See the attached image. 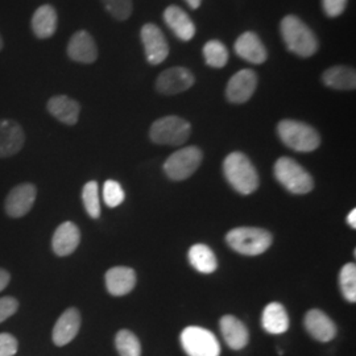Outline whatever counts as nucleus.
<instances>
[{
  "mask_svg": "<svg viewBox=\"0 0 356 356\" xmlns=\"http://www.w3.org/2000/svg\"><path fill=\"white\" fill-rule=\"evenodd\" d=\"M280 31L286 48L294 54L306 58L318 51L317 36L300 17L294 15L285 16L281 20Z\"/></svg>",
  "mask_w": 356,
  "mask_h": 356,
  "instance_id": "f257e3e1",
  "label": "nucleus"
},
{
  "mask_svg": "<svg viewBox=\"0 0 356 356\" xmlns=\"http://www.w3.org/2000/svg\"><path fill=\"white\" fill-rule=\"evenodd\" d=\"M223 173L229 185L243 195L252 194L259 188L256 168L244 153H229L223 161Z\"/></svg>",
  "mask_w": 356,
  "mask_h": 356,
  "instance_id": "f03ea898",
  "label": "nucleus"
},
{
  "mask_svg": "<svg viewBox=\"0 0 356 356\" xmlns=\"http://www.w3.org/2000/svg\"><path fill=\"white\" fill-rule=\"evenodd\" d=\"M277 134L281 141L296 152H313L321 144L319 134L309 124L285 119L277 124Z\"/></svg>",
  "mask_w": 356,
  "mask_h": 356,
  "instance_id": "7ed1b4c3",
  "label": "nucleus"
},
{
  "mask_svg": "<svg viewBox=\"0 0 356 356\" xmlns=\"http://www.w3.org/2000/svg\"><path fill=\"white\" fill-rule=\"evenodd\" d=\"M226 241L229 247L245 256L264 254L272 244V235L267 229L257 227H238L231 229Z\"/></svg>",
  "mask_w": 356,
  "mask_h": 356,
  "instance_id": "20e7f679",
  "label": "nucleus"
},
{
  "mask_svg": "<svg viewBox=\"0 0 356 356\" xmlns=\"http://www.w3.org/2000/svg\"><path fill=\"white\" fill-rule=\"evenodd\" d=\"M273 170L276 179L292 194H307L314 188L310 173L291 157H280Z\"/></svg>",
  "mask_w": 356,
  "mask_h": 356,
  "instance_id": "39448f33",
  "label": "nucleus"
},
{
  "mask_svg": "<svg viewBox=\"0 0 356 356\" xmlns=\"http://www.w3.org/2000/svg\"><path fill=\"white\" fill-rule=\"evenodd\" d=\"M191 123L176 115L164 116L151 126V140L160 145H182L191 138Z\"/></svg>",
  "mask_w": 356,
  "mask_h": 356,
  "instance_id": "423d86ee",
  "label": "nucleus"
},
{
  "mask_svg": "<svg viewBox=\"0 0 356 356\" xmlns=\"http://www.w3.org/2000/svg\"><path fill=\"white\" fill-rule=\"evenodd\" d=\"M202 159L204 154L198 147H185L172 153L166 159L164 172L173 181H184L195 173L202 163Z\"/></svg>",
  "mask_w": 356,
  "mask_h": 356,
  "instance_id": "0eeeda50",
  "label": "nucleus"
},
{
  "mask_svg": "<svg viewBox=\"0 0 356 356\" xmlns=\"http://www.w3.org/2000/svg\"><path fill=\"white\" fill-rule=\"evenodd\" d=\"M181 346L189 356L220 355V344L216 335L200 326H189L181 332Z\"/></svg>",
  "mask_w": 356,
  "mask_h": 356,
  "instance_id": "6e6552de",
  "label": "nucleus"
},
{
  "mask_svg": "<svg viewBox=\"0 0 356 356\" xmlns=\"http://www.w3.org/2000/svg\"><path fill=\"white\" fill-rule=\"evenodd\" d=\"M140 36L147 61L151 65L164 63L169 56V45L163 31L156 24L148 23L141 28Z\"/></svg>",
  "mask_w": 356,
  "mask_h": 356,
  "instance_id": "1a4fd4ad",
  "label": "nucleus"
},
{
  "mask_svg": "<svg viewBox=\"0 0 356 356\" xmlns=\"http://www.w3.org/2000/svg\"><path fill=\"white\" fill-rule=\"evenodd\" d=\"M194 76L189 69L175 66L164 70L156 81V89L163 95H176L191 89Z\"/></svg>",
  "mask_w": 356,
  "mask_h": 356,
  "instance_id": "9d476101",
  "label": "nucleus"
},
{
  "mask_svg": "<svg viewBox=\"0 0 356 356\" xmlns=\"http://www.w3.org/2000/svg\"><path fill=\"white\" fill-rule=\"evenodd\" d=\"M257 88V76L251 69H243L235 73L226 88L227 101L235 104H242L251 99Z\"/></svg>",
  "mask_w": 356,
  "mask_h": 356,
  "instance_id": "9b49d317",
  "label": "nucleus"
},
{
  "mask_svg": "<svg viewBox=\"0 0 356 356\" xmlns=\"http://www.w3.org/2000/svg\"><path fill=\"white\" fill-rule=\"evenodd\" d=\"M36 186L23 184L13 188L6 198V211L13 218H20L29 213L36 201Z\"/></svg>",
  "mask_w": 356,
  "mask_h": 356,
  "instance_id": "f8f14e48",
  "label": "nucleus"
},
{
  "mask_svg": "<svg viewBox=\"0 0 356 356\" xmlns=\"http://www.w3.org/2000/svg\"><path fill=\"white\" fill-rule=\"evenodd\" d=\"M67 56L79 64H92L98 58V48L88 31H78L67 44Z\"/></svg>",
  "mask_w": 356,
  "mask_h": 356,
  "instance_id": "ddd939ff",
  "label": "nucleus"
},
{
  "mask_svg": "<svg viewBox=\"0 0 356 356\" xmlns=\"http://www.w3.org/2000/svg\"><path fill=\"white\" fill-rule=\"evenodd\" d=\"M26 143V135L22 126L10 119L0 120V157H11L20 152Z\"/></svg>",
  "mask_w": 356,
  "mask_h": 356,
  "instance_id": "4468645a",
  "label": "nucleus"
},
{
  "mask_svg": "<svg viewBox=\"0 0 356 356\" xmlns=\"http://www.w3.org/2000/svg\"><path fill=\"white\" fill-rule=\"evenodd\" d=\"M304 325L306 331L316 341L322 343L332 341L338 332L337 325L332 322V319L318 309H312L306 313Z\"/></svg>",
  "mask_w": 356,
  "mask_h": 356,
  "instance_id": "2eb2a0df",
  "label": "nucleus"
},
{
  "mask_svg": "<svg viewBox=\"0 0 356 356\" xmlns=\"http://www.w3.org/2000/svg\"><path fill=\"white\" fill-rule=\"evenodd\" d=\"M234 51L241 58L251 64L261 65L267 61V49L254 32H244L235 41Z\"/></svg>",
  "mask_w": 356,
  "mask_h": 356,
  "instance_id": "dca6fc26",
  "label": "nucleus"
},
{
  "mask_svg": "<svg viewBox=\"0 0 356 356\" xmlns=\"http://www.w3.org/2000/svg\"><path fill=\"white\" fill-rule=\"evenodd\" d=\"M81 327V314L76 307L65 310L53 327V342L58 347L70 343Z\"/></svg>",
  "mask_w": 356,
  "mask_h": 356,
  "instance_id": "f3484780",
  "label": "nucleus"
},
{
  "mask_svg": "<svg viewBox=\"0 0 356 356\" xmlns=\"http://www.w3.org/2000/svg\"><path fill=\"white\" fill-rule=\"evenodd\" d=\"M104 279L107 291L115 297L126 296L132 292L136 285V273L132 268H111L107 270Z\"/></svg>",
  "mask_w": 356,
  "mask_h": 356,
  "instance_id": "a211bd4d",
  "label": "nucleus"
},
{
  "mask_svg": "<svg viewBox=\"0 0 356 356\" xmlns=\"http://www.w3.org/2000/svg\"><path fill=\"white\" fill-rule=\"evenodd\" d=\"M81 242V232L73 222H64L56 229L51 247L57 256H69L73 254Z\"/></svg>",
  "mask_w": 356,
  "mask_h": 356,
  "instance_id": "6ab92c4d",
  "label": "nucleus"
},
{
  "mask_svg": "<svg viewBox=\"0 0 356 356\" xmlns=\"http://www.w3.org/2000/svg\"><path fill=\"white\" fill-rule=\"evenodd\" d=\"M164 22L181 41H191L195 36V26L191 16L178 6H169L166 8Z\"/></svg>",
  "mask_w": 356,
  "mask_h": 356,
  "instance_id": "aec40b11",
  "label": "nucleus"
},
{
  "mask_svg": "<svg viewBox=\"0 0 356 356\" xmlns=\"http://www.w3.org/2000/svg\"><path fill=\"white\" fill-rule=\"evenodd\" d=\"M219 327L226 343L232 350H242L250 342V334L245 325L234 316L222 317Z\"/></svg>",
  "mask_w": 356,
  "mask_h": 356,
  "instance_id": "412c9836",
  "label": "nucleus"
},
{
  "mask_svg": "<svg viewBox=\"0 0 356 356\" xmlns=\"http://www.w3.org/2000/svg\"><path fill=\"white\" fill-rule=\"evenodd\" d=\"M57 23H58V16H57L56 8L51 4H44L38 7L33 13L31 26L36 38L45 40V38H51L56 33Z\"/></svg>",
  "mask_w": 356,
  "mask_h": 356,
  "instance_id": "4be33fe9",
  "label": "nucleus"
},
{
  "mask_svg": "<svg viewBox=\"0 0 356 356\" xmlns=\"http://www.w3.org/2000/svg\"><path fill=\"white\" fill-rule=\"evenodd\" d=\"M47 108L49 114L67 126H74L79 119L81 113L79 103L66 95H56L51 98L48 101Z\"/></svg>",
  "mask_w": 356,
  "mask_h": 356,
  "instance_id": "5701e85b",
  "label": "nucleus"
},
{
  "mask_svg": "<svg viewBox=\"0 0 356 356\" xmlns=\"http://www.w3.org/2000/svg\"><path fill=\"white\" fill-rule=\"evenodd\" d=\"M261 325L264 330L273 335L286 332L289 329V316L284 305L280 302L268 304L263 310Z\"/></svg>",
  "mask_w": 356,
  "mask_h": 356,
  "instance_id": "b1692460",
  "label": "nucleus"
},
{
  "mask_svg": "<svg viewBox=\"0 0 356 356\" xmlns=\"http://www.w3.org/2000/svg\"><path fill=\"white\" fill-rule=\"evenodd\" d=\"M323 83L335 90H355L356 73L354 67L337 65L325 70L322 74Z\"/></svg>",
  "mask_w": 356,
  "mask_h": 356,
  "instance_id": "393cba45",
  "label": "nucleus"
},
{
  "mask_svg": "<svg viewBox=\"0 0 356 356\" xmlns=\"http://www.w3.org/2000/svg\"><path fill=\"white\" fill-rule=\"evenodd\" d=\"M189 261L194 269L200 273L210 275L214 273L218 268L216 254L206 244H194L189 250Z\"/></svg>",
  "mask_w": 356,
  "mask_h": 356,
  "instance_id": "a878e982",
  "label": "nucleus"
},
{
  "mask_svg": "<svg viewBox=\"0 0 356 356\" xmlns=\"http://www.w3.org/2000/svg\"><path fill=\"white\" fill-rule=\"evenodd\" d=\"M204 57L206 64L211 67L220 69L227 65L229 51L219 40H210L204 44Z\"/></svg>",
  "mask_w": 356,
  "mask_h": 356,
  "instance_id": "bb28decb",
  "label": "nucleus"
},
{
  "mask_svg": "<svg viewBox=\"0 0 356 356\" xmlns=\"http://www.w3.org/2000/svg\"><path fill=\"white\" fill-rule=\"evenodd\" d=\"M115 346L120 356H141L140 341L132 331H119L115 337Z\"/></svg>",
  "mask_w": 356,
  "mask_h": 356,
  "instance_id": "cd10ccee",
  "label": "nucleus"
},
{
  "mask_svg": "<svg viewBox=\"0 0 356 356\" xmlns=\"http://www.w3.org/2000/svg\"><path fill=\"white\" fill-rule=\"evenodd\" d=\"M339 285L344 298L348 302L356 301V267L354 263H347L339 273Z\"/></svg>",
  "mask_w": 356,
  "mask_h": 356,
  "instance_id": "c85d7f7f",
  "label": "nucleus"
},
{
  "mask_svg": "<svg viewBox=\"0 0 356 356\" xmlns=\"http://www.w3.org/2000/svg\"><path fill=\"white\" fill-rule=\"evenodd\" d=\"M82 201L83 206L92 219H98L101 216V202H99V191L98 184L95 181L88 182L82 189Z\"/></svg>",
  "mask_w": 356,
  "mask_h": 356,
  "instance_id": "c756f323",
  "label": "nucleus"
},
{
  "mask_svg": "<svg viewBox=\"0 0 356 356\" xmlns=\"http://www.w3.org/2000/svg\"><path fill=\"white\" fill-rule=\"evenodd\" d=\"M106 11L119 22H124L132 15V0H102Z\"/></svg>",
  "mask_w": 356,
  "mask_h": 356,
  "instance_id": "7c9ffc66",
  "label": "nucleus"
},
{
  "mask_svg": "<svg viewBox=\"0 0 356 356\" xmlns=\"http://www.w3.org/2000/svg\"><path fill=\"white\" fill-rule=\"evenodd\" d=\"M124 198H126V194L119 182H116L114 179H108L104 182L103 200L108 207H118L119 204H123Z\"/></svg>",
  "mask_w": 356,
  "mask_h": 356,
  "instance_id": "2f4dec72",
  "label": "nucleus"
},
{
  "mask_svg": "<svg viewBox=\"0 0 356 356\" xmlns=\"http://www.w3.org/2000/svg\"><path fill=\"white\" fill-rule=\"evenodd\" d=\"M19 309V302L13 297H1L0 298V323L6 319L13 317Z\"/></svg>",
  "mask_w": 356,
  "mask_h": 356,
  "instance_id": "473e14b6",
  "label": "nucleus"
},
{
  "mask_svg": "<svg viewBox=\"0 0 356 356\" xmlns=\"http://www.w3.org/2000/svg\"><path fill=\"white\" fill-rule=\"evenodd\" d=\"M17 347L19 344L13 335L7 332L0 334V356L15 355L17 353Z\"/></svg>",
  "mask_w": 356,
  "mask_h": 356,
  "instance_id": "72a5a7b5",
  "label": "nucleus"
},
{
  "mask_svg": "<svg viewBox=\"0 0 356 356\" xmlns=\"http://www.w3.org/2000/svg\"><path fill=\"white\" fill-rule=\"evenodd\" d=\"M348 0H322L323 11L329 17H338L344 13Z\"/></svg>",
  "mask_w": 356,
  "mask_h": 356,
  "instance_id": "f704fd0d",
  "label": "nucleus"
},
{
  "mask_svg": "<svg viewBox=\"0 0 356 356\" xmlns=\"http://www.w3.org/2000/svg\"><path fill=\"white\" fill-rule=\"evenodd\" d=\"M11 280V276L7 270L4 269H0V292L6 289V286L8 285V282Z\"/></svg>",
  "mask_w": 356,
  "mask_h": 356,
  "instance_id": "c9c22d12",
  "label": "nucleus"
},
{
  "mask_svg": "<svg viewBox=\"0 0 356 356\" xmlns=\"http://www.w3.org/2000/svg\"><path fill=\"white\" fill-rule=\"evenodd\" d=\"M347 223L351 229H356V210H351L350 214L347 216Z\"/></svg>",
  "mask_w": 356,
  "mask_h": 356,
  "instance_id": "e433bc0d",
  "label": "nucleus"
},
{
  "mask_svg": "<svg viewBox=\"0 0 356 356\" xmlns=\"http://www.w3.org/2000/svg\"><path fill=\"white\" fill-rule=\"evenodd\" d=\"M186 3H188V6L193 8V10H197V8H200V6H201V3H202V0H185Z\"/></svg>",
  "mask_w": 356,
  "mask_h": 356,
  "instance_id": "4c0bfd02",
  "label": "nucleus"
},
{
  "mask_svg": "<svg viewBox=\"0 0 356 356\" xmlns=\"http://www.w3.org/2000/svg\"><path fill=\"white\" fill-rule=\"evenodd\" d=\"M3 48H4V41H3V38L0 35V51H3Z\"/></svg>",
  "mask_w": 356,
  "mask_h": 356,
  "instance_id": "58836bf2",
  "label": "nucleus"
}]
</instances>
